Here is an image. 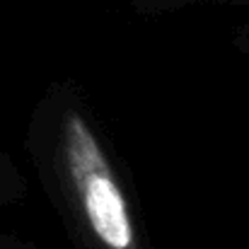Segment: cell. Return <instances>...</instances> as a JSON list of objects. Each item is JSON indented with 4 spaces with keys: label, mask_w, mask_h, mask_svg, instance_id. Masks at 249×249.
I'll use <instances>...</instances> for the list:
<instances>
[{
    "label": "cell",
    "mask_w": 249,
    "mask_h": 249,
    "mask_svg": "<svg viewBox=\"0 0 249 249\" xmlns=\"http://www.w3.org/2000/svg\"><path fill=\"white\" fill-rule=\"evenodd\" d=\"M63 165L94 240L104 249H138L128 201L80 111L63 116Z\"/></svg>",
    "instance_id": "cell-1"
}]
</instances>
